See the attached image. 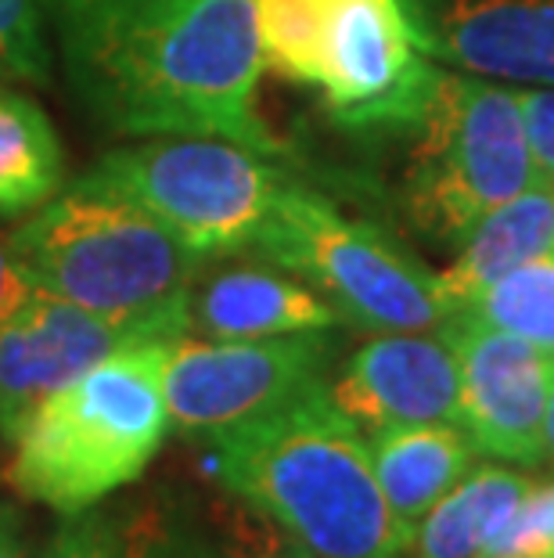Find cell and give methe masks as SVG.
Wrapping results in <instances>:
<instances>
[{
	"label": "cell",
	"instance_id": "cell-1",
	"mask_svg": "<svg viewBox=\"0 0 554 558\" xmlns=\"http://www.w3.org/2000/svg\"><path fill=\"white\" fill-rule=\"evenodd\" d=\"M51 29L79 101L115 134L281 148L256 112V0H51Z\"/></svg>",
	"mask_w": 554,
	"mask_h": 558
},
{
	"label": "cell",
	"instance_id": "cell-2",
	"mask_svg": "<svg viewBox=\"0 0 554 558\" xmlns=\"http://www.w3.org/2000/svg\"><path fill=\"white\" fill-rule=\"evenodd\" d=\"M206 444L220 490L281 522L313 558H407L368 436L335 408L328 383Z\"/></svg>",
	"mask_w": 554,
	"mask_h": 558
},
{
	"label": "cell",
	"instance_id": "cell-3",
	"mask_svg": "<svg viewBox=\"0 0 554 558\" xmlns=\"http://www.w3.org/2000/svg\"><path fill=\"white\" fill-rule=\"evenodd\" d=\"M8 242L33 281L58 300L151 339L187 336V295L206 256L137 202L73 184L33 209Z\"/></svg>",
	"mask_w": 554,
	"mask_h": 558
},
{
	"label": "cell",
	"instance_id": "cell-4",
	"mask_svg": "<svg viewBox=\"0 0 554 558\" xmlns=\"http://www.w3.org/2000/svg\"><path fill=\"white\" fill-rule=\"evenodd\" d=\"M167 357L170 342H130L54 389L11 444V490L76 515L137 483L170 433Z\"/></svg>",
	"mask_w": 554,
	"mask_h": 558
},
{
	"label": "cell",
	"instance_id": "cell-5",
	"mask_svg": "<svg viewBox=\"0 0 554 558\" xmlns=\"http://www.w3.org/2000/svg\"><path fill=\"white\" fill-rule=\"evenodd\" d=\"M263 62L317 87L342 126L418 123L435 90L429 54L407 0H256Z\"/></svg>",
	"mask_w": 554,
	"mask_h": 558
},
{
	"label": "cell",
	"instance_id": "cell-6",
	"mask_svg": "<svg viewBox=\"0 0 554 558\" xmlns=\"http://www.w3.org/2000/svg\"><path fill=\"white\" fill-rule=\"evenodd\" d=\"M407 162V217L435 242H461L501 202L540 181L518 94L440 69Z\"/></svg>",
	"mask_w": 554,
	"mask_h": 558
},
{
	"label": "cell",
	"instance_id": "cell-7",
	"mask_svg": "<svg viewBox=\"0 0 554 558\" xmlns=\"http://www.w3.org/2000/svg\"><path fill=\"white\" fill-rule=\"evenodd\" d=\"M274 267L313 284L342 320L364 331H435L457 314L440 275L407 256L389 234L349 220L332 206L285 184L256 242Z\"/></svg>",
	"mask_w": 554,
	"mask_h": 558
},
{
	"label": "cell",
	"instance_id": "cell-8",
	"mask_svg": "<svg viewBox=\"0 0 554 558\" xmlns=\"http://www.w3.org/2000/svg\"><path fill=\"white\" fill-rule=\"evenodd\" d=\"M76 187L112 192L202 256L253 245L285 187L281 173L256 151L223 137H148L101 156Z\"/></svg>",
	"mask_w": 554,
	"mask_h": 558
},
{
	"label": "cell",
	"instance_id": "cell-9",
	"mask_svg": "<svg viewBox=\"0 0 554 558\" xmlns=\"http://www.w3.org/2000/svg\"><path fill=\"white\" fill-rule=\"evenodd\" d=\"M332 350L324 331L274 339H173L162 375L170 425L187 439H213L267 418L328 383Z\"/></svg>",
	"mask_w": 554,
	"mask_h": 558
},
{
	"label": "cell",
	"instance_id": "cell-10",
	"mask_svg": "<svg viewBox=\"0 0 554 558\" xmlns=\"http://www.w3.org/2000/svg\"><path fill=\"white\" fill-rule=\"evenodd\" d=\"M440 331L457 357L461 425L476 450L512 465H540L554 353L468 314H454Z\"/></svg>",
	"mask_w": 554,
	"mask_h": 558
},
{
	"label": "cell",
	"instance_id": "cell-11",
	"mask_svg": "<svg viewBox=\"0 0 554 558\" xmlns=\"http://www.w3.org/2000/svg\"><path fill=\"white\" fill-rule=\"evenodd\" d=\"M328 397L364 436L396 425H461L457 357L443 331H379L349 353Z\"/></svg>",
	"mask_w": 554,
	"mask_h": 558
},
{
	"label": "cell",
	"instance_id": "cell-12",
	"mask_svg": "<svg viewBox=\"0 0 554 558\" xmlns=\"http://www.w3.org/2000/svg\"><path fill=\"white\" fill-rule=\"evenodd\" d=\"M130 342L167 339L40 292L15 320L0 325V439L15 444L26 418L54 389Z\"/></svg>",
	"mask_w": 554,
	"mask_h": 558
},
{
	"label": "cell",
	"instance_id": "cell-13",
	"mask_svg": "<svg viewBox=\"0 0 554 558\" xmlns=\"http://www.w3.org/2000/svg\"><path fill=\"white\" fill-rule=\"evenodd\" d=\"M418 22L440 65L554 87V0H443L432 19Z\"/></svg>",
	"mask_w": 554,
	"mask_h": 558
},
{
	"label": "cell",
	"instance_id": "cell-14",
	"mask_svg": "<svg viewBox=\"0 0 554 558\" xmlns=\"http://www.w3.org/2000/svg\"><path fill=\"white\" fill-rule=\"evenodd\" d=\"M338 311L292 270L267 264H231L195 278L187 295V331L202 339H274L328 331Z\"/></svg>",
	"mask_w": 554,
	"mask_h": 558
},
{
	"label": "cell",
	"instance_id": "cell-15",
	"mask_svg": "<svg viewBox=\"0 0 554 558\" xmlns=\"http://www.w3.org/2000/svg\"><path fill=\"white\" fill-rule=\"evenodd\" d=\"M368 444L389 512L407 541H415L421 519L476 469V444L461 425H396L368 436Z\"/></svg>",
	"mask_w": 554,
	"mask_h": 558
},
{
	"label": "cell",
	"instance_id": "cell-16",
	"mask_svg": "<svg viewBox=\"0 0 554 558\" xmlns=\"http://www.w3.org/2000/svg\"><path fill=\"white\" fill-rule=\"evenodd\" d=\"M554 256V184L537 181L533 187L501 202L479 217L457 242L454 264L443 270V292L451 295L457 314L493 281L512 275L515 267Z\"/></svg>",
	"mask_w": 554,
	"mask_h": 558
},
{
	"label": "cell",
	"instance_id": "cell-17",
	"mask_svg": "<svg viewBox=\"0 0 554 558\" xmlns=\"http://www.w3.org/2000/svg\"><path fill=\"white\" fill-rule=\"evenodd\" d=\"M533 480L504 465H476L415 530L407 558H482L508 526Z\"/></svg>",
	"mask_w": 554,
	"mask_h": 558
},
{
	"label": "cell",
	"instance_id": "cell-18",
	"mask_svg": "<svg viewBox=\"0 0 554 558\" xmlns=\"http://www.w3.org/2000/svg\"><path fill=\"white\" fill-rule=\"evenodd\" d=\"M65 151L51 120L26 94H0V213H33L62 192Z\"/></svg>",
	"mask_w": 554,
	"mask_h": 558
},
{
	"label": "cell",
	"instance_id": "cell-19",
	"mask_svg": "<svg viewBox=\"0 0 554 558\" xmlns=\"http://www.w3.org/2000/svg\"><path fill=\"white\" fill-rule=\"evenodd\" d=\"M461 314L554 353V256L515 267L482 289Z\"/></svg>",
	"mask_w": 554,
	"mask_h": 558
},
{
	"label": "cell",
	"instance_id": "cell-20",
	"mask_svg": "<svg viewBox=\"0 0 554 558\" xmlns=\"http://www.w3.org/2000/svg\"><path fill=\"white\" fill-rule=\"evenodd\" d=\"M109 558H217L213 541L167 497H148L112 519Z\"/></svg>",
	"mask_w": 554,
	"mask_h": 558
},
{
	"label": "cell",
	"instance_id": "cell-21",
	"mask_svg": "<svg viewBox=\"0 0 554 558\" xmlns=\"http://www.w3.org/2000/svg\"><path fill=\"white\" fill-rule=\"evenodd\" d=\"M213 551L217 558H313L281 522L234 494L213 508Z\"/></svg>",
	"mask_w": 554,
	"mask_h": 558
},
{
	"label": "cell",
	"instance_id": "cell-22",
	"mask_svg": "<svg viewBox=\"0 0 554 558\" xmlns=\"http://www.w3.org/2000/svg\"><path fill=\"white\" fill-rule=\"evenodd\" d=\"M51 54V0H0V65L47 83Z\"/></svg>",
	"mask_w": 554,
	"mask_h": 558
},
{
	"label": "cell",
	"instance_id": "cell-23",
	"mask_svg": "<svg viewBox=\"0 0 554 558\" xmlns=\"http://www.w3.org/2000/svg\"><path fill=\"white\" fill-rule=\"evenodd\" d=\"M482 558H554V483H533Z\"/></svg>",
	"mask_w": 554,
	"mask_h": 558
},
{
	"label": "cell",
	"instance_id": "cell-24",
	"mask_svg": "<svg viewBox=\"0 0 554 558\" xmlns=\"http://www.w3.org/2000/svg\"><path fill=\"white\" fill-rule=\"evenodd\" d=\"M518 94V109H522V123L529 134V148H533L540 181L554 184V87H526Z\"/></svg>",
	"mask_w": 554,
	"mask_h": 558
},
{
	"label": "cell",
	"instance_id": "cell-25",
	"mask_svg": "<svg viewBox=\"0 0 554 558\" xmlns=\"http://www.w3.org/2000/svg\"><path fill=\"white\" fill-rule=\"evenodd\" d=\"M40 292L44 289L33 281L29 270L22 267V259L11 253L8 234H0V325L15 320Z\"/></svg>",
	"mask_w": 554,
	"mask_h": 558
},
{
	"label": "cell",
	"instance_id": "cell-26",
	"mask_svg": "<svg viewBox=\"0 0 554 558\" xmlns=\"http://www.w3.org/2000/svg\"><path fill=\"white\" fill-rule=\"evenodd\" d=\"M0 558H44L33 555L26 519L15 505H0Z\"/></svg>",
	"mask_w": 554,
	"mask_h": 558
},
{
	"label": "cell",
	"instance_id": "cell-27",
	"mask_svg": "<svg viewBox=\"0 0 554 558\" xmlns=\"http://www.w3.org/2000/svg\"><path fill=\"white\" fill-rule=\"evenodd\" d=\"M544 461H551V469H554V386H551L547 422H544Z\"/></svg>",
	"mask_w": 554,
	"mask_h": 558
}]
</instances>
